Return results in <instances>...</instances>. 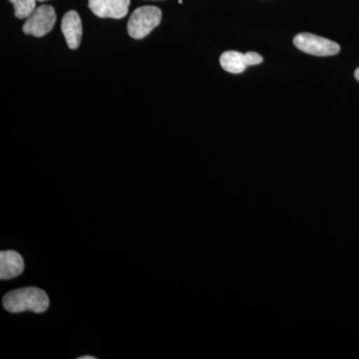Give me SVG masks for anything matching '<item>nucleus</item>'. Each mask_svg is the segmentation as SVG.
<instances>
[{
  "label": "nucleus",
  "mask_w": 359,
  "mask_h": 359,
  "mask_svg": "<svg viewBox=\"0 0 359 359\" xmlns=\"http://www.w3.org/2000/svg\"><path fill=\"white\" fill-rule=\"evenodd\" d=\"M130 0H89V8L100 18L121 20L128 13Z\"/></svg>",
  "instance_id": "obj_5"
},
{
  "label": "nucleus",
  "mask_w": 359,
  "mask_h": 359,
  "mask_svg": "<svg viewBox=\"0 0 359 359\" xmlns=\"http://www.w3.org/2000/svg\"><path fill=\"white\" fill-rule=\"evenodd\" d=\"M96 358H94V356L89 355V356H81V358H79V359H95Z\"/></svg>",
  "instance_id": "obj_12"
},
{
  "label": "nucleus",
  "mask_w": 359,
  "mask_h": 359,
  "mask_svg": "<svg viewBox=\"0 0 359 359\" xmlns=\"http://www.w3.org/2000/svg\"><path fill=\"white\" fill-rule=\"evenodd\" d=\"M25 269L22 257L15 250H2L0 252V278L11 280L20 276Z\"/></svg>",
  "instance_id": "obj_7"
},
{
  "label": "nucleus",
  "mask_w": 359,
  "mask_h": 359,
  "mask_svg": "<svg viewBox=\"0 0 359 359\" xmlns=\"http://www.w3.org/2000/svg\"><path fill=\"white\" fill-rule=\"evenodd\" d=\"M162 11L156 6H142L134 11L128 21V33L134 39H143L160 25Z\"/></svg>",
  "instance_id": "obj_2"
},
{
  "label": "nucleus",
  "mask_w": 359,
  "mask_h": 359,
  "mask_svg": "<svg viewBox=\"0 0 359 359\" xmlns=\"http://www.w3.org/2000/svg\"><path fill=\"white\" fill-rule=\"evenodd\" d=\"M4 306L9 313H20L32 311L33 313H42L49 308V297L44 290L39 287H25L4 295Z\"/></svg>",
  "instance_id": "obj_1"
},
{
  "label": "nucleus",
  "mask_w": 359,
  "mask_h": 359,
  "mask_svg": "<svg viewBox=\"0 0 359 359\" xmlns=\"http://www.w3.org/2000/svg\"><path fill=\"white\" fill-rule=\"evenodd\" d=\"M248 66L257 65L263 62V56L259 55L257 52H247L245 53Z\"/></svg>",
  "instance_id": "obj_10"
},
{
  "label": "nucleus",
  "mask_w": 359,
  "mask_h": 359,
  "mask_svg": "<svg viewBox=\"0 0 359 359\" xmlns=\"http://www.w3.org/2000/svg\"><path fill=\"white\" fill-rule=\"evenodd\" d=\"M294 44L297 49L311 55L332 56L340 51L337 42L311 33H299L294 37Z\"/></svg>",
  "instance_id": "obj_3"
},
{
  "label": "nucleus",
  "mask_w": 359,
  "mask_h": 359,
  "mask_svg": "<svg viewBox=\"0 0 359 359\" xmlns=\"http://www.w3.org/2000/svg\"><path fill=\"white\" fill-rule=\"evenodd\" d=\"M14 6V15L18 20L29 18L30 14L36 9L37 0H8Z\"/></svg>",
  "instance_id": "obj_9"
},
{
  "label": "nucleus",
  "mask_w": 359,
  "mask_h": 359,
  "mask_svg": "<svg viewBox=\"0 0 359 359\" xmlns=\"http://www.w3.org/2000/svg\"><path fill=\"white\" fill-rule=\"evenodd\" d=\"M219 63L224 70L233 74H240L248 67L245 54L238 51L224 52L219 58Z\"/></svg>",
  "instance_id": "obj_8"
},
{
  "label": "nucleus",
  "mask_w": 359,
  "mask_h": 359,
  "mask_svg": "<svg viewBox=\"0 0 359 359\" xmlns=\"http://www.w3.org/2000/svg\"><path fill=\"white\" fill-rule=\"evenodd\" d=\"M354 76H355L356 80L359 82V67L355 70V72H354Z\"/></svg>",
  "instance_id": "obj_11"
},
{
  "label": "nucleus",
  "mask_w": 359,
  "mask_h": 359,
  "mask_svg": "<svg viewBox=\"0 0 359 359\" xmlns=\"http://www.w3.org/2000/svg\"><path fill=\"white\" fill-rule=\"evenodd\" d=\"M56 22V13L53 7L41 6L37 7L23 25V32L35 37H42L53 29Z\"/></svg>",
  "instance_id": "obj_4"
},
{
  "label": "nucleus",
  "mask_w": 359,
  "mask_h": 359,
  "mask_svg": "<svg viewBox=\"0 0 359 359\" xmlns=\"http://www.w3.org/2000/svg\"><path fill=\"white\" fill-rule=\"evenodd\" d=\"M61 30L65 35L68 47L70 49H77L81 42L83 29H82L81 18L76 11H68L63 16Z\"/></svg>",
  "instance_id": "obj_6"
},
{
  "label": "nucleus",
  "mask_w": 359,
  "mask_h": 359,
  "mask_svg": "<svg viewBox=\"0 0 359 359\" xmlns=\"http://www.w3.org/2000/svg\"><path fill=\"white\" fill-rule=\"evenodd\" d=\"M37 1L43 2V1H47V0H37Z\"/></svg>",
  "instance_id": "obj_13"
}]
</instances>
